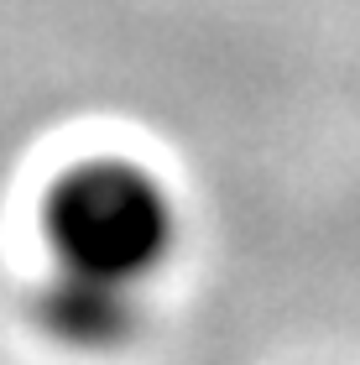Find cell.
<instances>
[{
  "instance_id": "6da1fadb",
  "label": "cell",
  "mask_w": 360,
  "mask_h": 365,
  "mask_svg": "<svg viewBox=\"0 0 360 365\" xmlns=\"http://www.w3.org/2000/svg\"><path fill=\"white\" fill-rule=\"evenodd\" d=\"M42 230L53 267L146 287L173 261L183 214L157 168L136 157H84L47 188Z\"/></svg>"
},
{
  "instance_id": "7a4b0ae2",
  "label": "cell",
  "mask_w": 360,
  "mask_h": 365,
  "mask_svg": "<svg viewBox=\"0 0 360 365\" xmlns=\"http://www.w3.org/2000/svg\"><path fill=\"white\" fill-rule=\"evenodd\" d=\"M31 324L58 350L125 355L146 334L152 308H146V287H130V282H115V277H94V272H73V267H53V277H42V287L31 292Z\"/></svg>"
}]
</instances>
